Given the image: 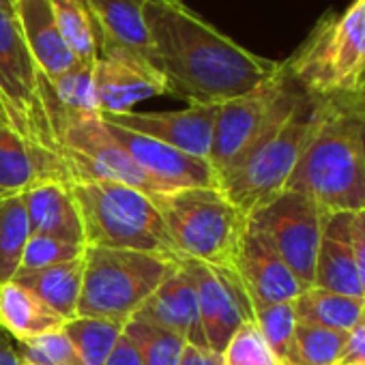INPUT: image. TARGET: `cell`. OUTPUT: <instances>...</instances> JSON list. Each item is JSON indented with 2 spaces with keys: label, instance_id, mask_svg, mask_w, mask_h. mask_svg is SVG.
Returning a JSON list of instances; mask_svg holds the SVG:
<instances>
[{
  "label": "cell",
  "instance_id": "obj_20",
  "mask_svg": "<svg viewBox=\"0 0 365 365\" xmlns=\"http://www.w3.org/2000/svg\"><path fill=\"white\" fill-rule=\"evenodd\" d=\"M350 213L327 215L316 258L314 286L352 299H365L350 245Z\"/></svg>",
  "mask_w": 365,
  "mask_h": 365
},
{
  "label": "cell",
  "instance_id": "obj_12",
  "mask_svg": "<svg viewBox=\"0 0 365 365\" xmlns=\"http://www.w3.org/2000/svg\"><path fill=\"white\" fill-rule=\"evenodd\" d=\"M178 264L196 286L205 341L213 352L222 354L232 335L245 322H254V303L245 284L237 269L211 267L192 258H178Z\"/></svg>",
  "mask_w": 365,
  "mask_h": 365
},
{
  "label": "cell",
  "instance_id": "obj_3",
  "mask_svg": "<svg viewBox=\"0 0 365 365\" xmlns=\"http://www.w3.org/2000/svg\"><path fill=\"white\" fill-rule=\"evenodd\" d=\"M282 67L309 99L365 93V0H354L341 14H324Z\"/></svg>",
  "mask_w": 365,
  "mask_h": 365
},
{
  "label": "cell",
  "instance_id": "obj_30",
  "mask_svg": "<svg viewBox=\"0 0 365 365\" xmlns=\"http://www.w3.org/2000/svg\"><path fill=\"white\" fill-rule=\"evenodd\" d=\"M63 333L69 337L84 365H103L123 335V327L91 316H76L65 322Z\"/></svg>",
  "mask_w": 365,
  "mask_h": 365
},
{
  "label": "cell",
  "instance_id": "obj_42",
  "mask_svg": "<svg viewBox=\"0 0 365 365\" xmlns=\"http://www.w3.org/2000/svg\"><path fill=\"white\" fill-rule=\"evenodd\" d=\"M14 5H16V0H0V11L14 16Z\"/></svg>",
  "mask_w": 365,
  "mask_h": 365
},
{
  "label": "cell",
  "instance_id": "obj_8",
  "mask_svg": "<svg viewBox=\"0 0 365 365\" xmlns=\"http://www.w3.org/2000/svg\"><path fill=\"white\" fill-rule=\"evenodd\" d=\"M303 101L305 95L286 78L282 67L258 88L222 103L209 153V163L220 182Z\"/></svg>",
  "mask_w": 365,
  "mask_h": 365
},
{
  "label": "cell",
  "instance_id": "obj_6",
  "mask_svg": "<svg viewBox=\"0 0 365 365\" xmlns=\"http://www.w3.org/2000/svg\"><path fill=\"white\" fill-rule=\"evenodd\" d=\"M176 267L178 258L86 245L78 316L125 327Z\"/></svg>",
  "mask_w": 365,
  "mask_h": 365
},
{
  "label": "cell",
  "instance_id": "obj_28",
  "mask_svg": "<svg viewBox=\"0 0 365 365\" xmlns=\"http://www.w3.org/2000/svg\"><path fill=\"white\" fill-rule=\"evenodd\" d=\"M31 237L24 196H0V286L14 282Z\"/></svg>",
  "mask_w": 365,
  "mask_h": 365
},
{
  "label": "cell",
  "instance_id": "obj_17",
  "mask_svg": "<svg viewBox=\"0 0 365 365\" xmlns=\"http://www.w3.org/2000/svg\"><path fill=\"white\" fill-rule=\"evenodd\" d=\"M235 269L243 279L254 307L269 303H288L303 292V286L282 260V256L250 224Z\"/></svg>",
  "mask_w": 365,
  "mask_h": 365
},
{
  "label": "cell",
  "instance_id": "obj_13",
  "mask_svg": "<svg viewBox=\"0 0 365 365\" xmlns=\"http://www.w3.org/2000/svg\"><path fill=\"white\" fill-rule=\"evenodd\" d=\"M93 80L101 116L133 112V106L144 99L170 95L157 65L127 50L101 48L93 67Z\"/></svg>",
  "mask_w": 365,
  "mask_h": 365
},
{
  "label": "cell",
  "instance_id": "obj_36",
  "mask_svg": "<svg viewBox=\"0 0 365 365\" xmlns=\"http://www.w3.org/2000/svg\"><path fill=\"white\" fill-rule=\"evenodd\" d=\"M350 245H352L354 267L365 294V209L354 213L350 220Z\"/></svg>",
  "mask_w": 365,
  "mask_h": 365
},
{
  "label": "cell",
  "instance_id": "obj_1",
  "mask_svg": "<svg viewBox=\"0 0 365 365\" xmlns=\"http://www.w3.org/2000/svg\"><path fill=\"white\" fill-rule=\"evenodd\" d=\"M142 16L170 95L190 106H222L282 69L279 61L243 48L180 0H142Z\"/></svg>",
  "mask_w": 365,
  "mask_h": 365
},
{
  "label": "cell",
  "instance_id": "obj_16",
  "mask_svg": "<svg viewBox=\"0 0 365 365\" xmlns=\"http://www.w3.org/2000/svg\"><path fill=\"white\" fill-rule=\"evenodd\" d=\"M76 178L63 153L37 146L0 120V196H18L43 182H65Z\"/></svg>",
  "mask_w": 365,
  "mask_h": 365
},
{
  "label": "cell",
  "instance_id": "obj_26",
  "mask_svg": "<svg viewBox=\"0 0 365 365\" xmlns=\"http://www.w3.org/2000/svg\"><path fill=\"white\" fill-rule=\"evenodd\" d=\"M365 312V299H352L318 286L305 288L294 299V314L299 324H312L348 333Z\"/></svg>",
  "mask_w": 365,
  "mask_h": 365
},
{
  "label": "cell",
  "instance_id": "obj_2",
  "mask_svg": "<svg viewBox=\"0 0 365 365\" xmlns=\"http://www.w3.org/2000/svg\"><path fill=\"white\" fill-rule=\"evenodd\" d=\"M320 120L297 161L286 192L309 196L324 213L365 209V148L361 129L341 99H316Z\"/></svg>",
  "mask_w": 365,
  "mask_h": 365
},
{
  "label": "cell",
  "instance_id": "obj_33",
  "mask_svg": "<svg viewBox=\"0 0 365 365\" xmlns=\"http://www.w3.org/2000/svg\"><path fill=\"white\" fill-rule=\"evenodd\" d=\"M222 365H284L269 348L256 322H245L222 352Z\"/></svg>",
  "mask_w": 365,
  "mask_h": 365
},
{
  "label": "cell",
  "instance_id": "obj_44",
  "mask_svg": "<svg viewBox=\"0 0 365 365\" xmlns=\"http://www.w3.org/2000/svg\"><path fill=\"white\" fill-rule=\"evenodd\" d=\"M335 365H346V363H335Z\"/></svg>",
  "mask_w": 365,
  "mask_h": 365
},
{
  "label": "cell",
  "instance_id": "obj_25",
  "mask_svg": "<svg viewBox=\"0 0 365 365\" xmlns=\"http://www.w3.org/2000/svg\"><path fill=\"white\" fill-rule=\"evenodd\" d=\"M82 279H84V254L69 262H61L41 271L22 273L14 277V282L33 290L52 309H56L65 320H71L78 316Z\"/></svg>",
  "mask_w": 365,
  "mask_h": 365
},
{
  "label": "cell",
  "instance_id": "obj_40",
  "mask_svg": "<svg viewBox=\"0 0 365 365\" xmlns=\"http://www.w3.org/2000/svg\"><path fill=\"white\" fill-rule=\"evenodd\" d=\"M341 101L354 116V120L361 129V140H363V148H365V93L354 95V97H341Z\"/></svg>",
  "mask_w": 365,
  "mask_h": 365
},
{
  "label": "cell",
  "instance_id": "obj_41",
  "mask_svg": "<svg viewBox=\"0 0 365 365\" xmlns=\"http://www.w3.org/2000/svg\"><path fill=\"white\" fill-rule=\"evenodd\" d=\"M0 365H22L18 348L11 341V335L0 327Z\"/></svg>",
  "mask_w": 365,
  "mask_h": 365
},
{
  "label": "cell",
  "instance_id": "obj_21",
  "mask_svg": "<svg viewBox=\"0 0 365 365\" xmlns=\"http://www.w3.org/2000/svg\"><path fill=\"white\" fill-rule=\"evenodd\" d=\"M31 235H46L67 243L86 245L78 202L65 182H43L22 194Z\"/></svg>",
  "mask_w": 365,
  "mask_h": 365
},
{
  "label": "cell",
  "instance_id": "obj_35",
  "mask_svg": "<svg viewBox=\"0 0 365 365\" xmlns=\"http://www.w3.org/2000/svg\"><path fill=\"white\" fill-rule=\"evenodd\" d=\"M18 354L24 363L35 365H84L82 356L63 331L20 341Z\"/></svg>",
  "mask_w": 365,
  "mask_h": 365
},
{
  "label": "cell",
  "instance_id": "obj_38",
  "mask_svg": "<svg viewBox=\"0 0 365 365\" xmlns=\"http://www.w3.org/2000/svg\"><path fill=\"white\" fill-rule=\"evenodd\" d=\"M103 365H144V363H142V356H140L135 344L123 333Z\"/></svg>",
  "mask_w": 365,
  "mask_h": 365
},
{
  "label": "cell",
  "instance_id": "obj_29",
  "mask_svg": "<svg viewBox=\"0 0 365 365\" xmlns=\"http://www.w3.org/2000/svg\"><path fill=\"white\" fill-rule=\"evenodd\" d=\"M348 333L297 324L290 350L284 359V365H335L341 363L346 350Z\"/></svg>",
  "mask_w": 365,
  "mask_h": 365
},
{
  "label": "cell",
  "instance_id": "obj_43",
  "mask_svg": "<svg viewBox=\"0 0 365 365\" xmlns=\"http://www.w3.org/2000/svg\"><path fill=\"white\" fill-rule=\"evenodd\" d=\"M22 365H35V363H24V361H22Z\"/></svg>",
  "mask_w": 365,
  "mask_h": 365
},
{
  "label": "cell",
  "instance_id": "obj_27",
  "mask_svg": "<svg viewBox=\"0 0 365 365\" xmlns=\"http://www.w3.org/2000/svg\"><path fill=\"white\" fill-rule=\"evenodd\" d=\"M56 26L84 67H95L99 58V33L86 0H50Z\"/></svg>",
  "mask_w": 365,
  "mask_h": 365
},
{
  "label": "cell",
  "instance_id": "obj_5",
  "mask_svg": "<svg viewBox=\"0 0 365 365\" xmlns=\"http://www.w3.org/2000/svg\"><path fill=\"white\" fill-rule=\"evenodd\" d=\"M69 190L82 215L86 245L178 258L148 194L112 180H76Z\"/></svg>",
  "mask_w": 365,
  "mask_h": 365
},
{
  "label": "cell",
  "instance_id": "obj_23",
  "mask_svg": "<svg viewBox=\"0 0 365 365\" xmlns=\"http://www.w3.org/2000/svg\"><path fill=\"white\" fill-rule=\"evenodd\" d=\"M86 5L99 33V50H127L153 61L142 0H86Z\"/></svg>",
  "mask_w": 365,
  "mask_h": 365
},
{
  "label": "cell",
  "instance_id": "obj_32",
  "mask_svg": "<svg viewBox=\"0 0 365 365\" xmlns=\"http://www.w3.org/2000/svg\"><path fill=\"white\" fill-rule=\"evenodd\" d=\"M254 322L258 331L262 333L269 348L277 354V359L284 363L294 331H297V314H294V301L288 303H269V305H256L254 307Z\"/></svg>",
  "mask_w": 365,
  "mask_h": 365
},
{
  "label": "cell",
  "instance_id": "obj_9",
  "mask_svg": "<svg viewBox=\"0 0 365 365\" xmlns=\"http://www.w3.org/2000/svg\"><path fill=\"white\" fill-rule=\"evenodd\" d=\"M0 120L24 140L63 153L43 101V73L14 16L0 11Z\"/></svg>",
  "mask_w": 365,
  "mask_h": 365
},
{
  "label": "cell",
  "instance_id": "obj_22",
  "mask_svg": "<svg viewBox=\"0 0 365 365\" xmlns=\"http://www.w3.org/2000/svg\"><path fill=\"white\" fill-rule=\"evenodd\" d=\"M43 101L58 142L71 125L84 118L101 116L93 80V67L78 65L76 69L67 71L56 80H48L43 76Z\"/></svg>",
  "mask_w": 365,
  "mask_h": 365
},
{
  "label": "cell",
  "instance_id": "obj_15",
  "mask_svg": "<svg viewBox=\"0 0 365 365\" xmlns=\"http://www.w3.org/2000/svg\"><path fill=\"white\" fill-rule=\"evenodd\" d=\"M217 110L220 106H187L174 112H125L103 114L101 118L209 161Z\"/></svg>",
  "mask_w": 365,
  "mask_h": 365
},
{
  "label": "cell",
  "instance_id": "obj_4",
  "mask_svg": "<svg viewBox=\"0 0 365 365\" xmlns=\"http://www.w3.org/2000/svg\"><path fill=\"white\" fill-rule=\"evenodd\" d=\"M150 198L178 258L235 269L250 217L220 187H187Z\"/></svg>",
  "mask_w": 365,
  "mask_h": 365
},
{
  "label": "cell",
  "instance_id": "obj_34",
  "mask_svg": "<svg viewBox=\"0 0 365 365\" xmlns=\"http://www.w3.org/2000/svg\"><path fill=\"white\" fill-rule=\"evenodd\" d=\"M84 250H86V245L67 243V241L46 237V235H31L24 256H22V264L16 275L41 271V269H48V267H54L61 262H69L73 258H80L84 254Z\"/></svg>",
  "mask_w": 365,
  "mask_h": 365
},
{
  "label": "cell",
  "instance_id": "obj_45",
  "mask_svg": "<svg viewBox=\"0 0 365 365\" xmlns=\"http://www.w3.org/2000/svg\"><path fill=\"white\" fill-rule=\"evenodd\" d=\"M359 365H365V363H359Z\"/></svg>",
  "mask_w": 365,
  "mask_h": 365
},
{
  "label": "cell",
  "instance_id": "obj_39",
  "mask_svg": "<svg viewBox=\"0 0 365 365\" xmlns=\"http://www.w3.org/2000/svg\"><path fill=\"white\" fill-rule=\"evenodd\" d=\"M178 365H222V354L220 352H213L207 346L185 344Z\"/></svg>",
  "mask_w": 365,
  "mask_h": 365
},
{
  "label": "cell",
  "instance_id": "obj_14",
  "mask_svg": "<svg viewBox=\"0 0 365 365\" xmlns=\"http://www.w3.org/2000/svg\"><path fill=\"white\" fill-rule=\"evenodd\" d=\"M106 125L114 140L129 153V157L155 182L161 194L187 187H220V178L207 159L187 155L148 135L110 123Z\"/></svg>",
  "mask_w": 365,
  "mask_h": 365
},
{
  "label": "cell",
  "instance_id": "obj_19",
  "mask_svg": "<svg viewBox=\"0 0 365 365\" xmlns=\"http://www.w3.org/2000/svg\"><path fill=\"white\" fill-rule=\"evenodd\" d=\"M14 18L31 56L48 80H56L80 65L56 26L50 0H16Z\"/></svg>",
  "mask_w": 365,
  "mask_h": 365
},
{
  "label": "cell",
  "instance_id": "obj_24",
  "mask_svg": "<svg viewBox=\"0 0 365 365\" xmlns=\"http://www.w3.org/2000/svg\"><path fill=\"white\" fill-rule=\"evenodd\" d=\"M65 318L18 282L0 286V327L18 341L63 331Z\"/></svg>",
  "mask_w": 365,
  "mask_h": 365
},
{
  "label": "cell",
  "instance_id": "obj_31",
  "mask_svg": "<svg viewBox=\"0 0 365 365\" xmlns=\"http://www.w3.org/2000/svg\"><path fill=\"white\" fill-rule=\"evenodd\" d=\"M123 333L135 344L144 365H178L182 348L187 344L172 331L146 324L135 318L123 327Z\"/></svg>",
  "mask_w": 365,
  "mask_h": 365
},
{
  "label": "cell",
  "instance_id": "obj_10",
  "mask_svg": "<svg viewBox=\"0 0 365 365\" xmlns=\"http://www.w3.org/2000/svg\"><path fill=\"white\" fill-rule=\"evenodd\" d=\"M327 215L329 213L309 196L286 190L250 213V226L273 245L303 290L314 286L316 258Z\"/></svg>",
  "mask_w": 365,
  "mask_h": 365
},
{
  "label": "cell",
  "instance_id": "obj_11",
  "mask_svg": "<svg viewBox=\"0 0 365 365\" xmlns=\"http://www.w3.org/2000/svg\"><path fill=\"white\" fill-rule=\"evenodd\" d=\"M61 146L76 180H112L148 196L161 194L129 153L114 140L101 116L71 125L63 133Z\"/></svg>",
  "mask_w": 365,
  "mask_h": 365
},
{
  "label": "cell",
  "instance_id": "obj_7",
  "mask_svg": "<svg viewBox=\"0 0 365 365\" xmlns=\"http://www.w3.org/2000/svg\"><path fill=\"white\" fill-rule=\"evenodd\" d=\"M318 120L320 103L305 97V101L279 127H275L228 176L222 178L220 190L226 198L250 217L252 211L282 194Z\"/></svg>",
  "mask_w": 365,
  "mask_h": 365
},
{
  "label": "cell",
  "instance_id": "obj_37",
  "mask_svg": "<svg viewBox=\"0 0 365 365\" xmlns=\"http://www.w3.org/2000/svg\"><path fill=\"white\" fill-rule=\"evenodd\" d=\"M341 363H346V365L365 363V312L359 318V322L348 331V339H346V350H344Z\"/></svg>",
  "mask_w": 365,
  "mask_h": 365
},
{
  "label": "cell",
  "instance_id": "obj_18",
  "mask_svg": "<svg viewBox=\"0 0 365 365\" xmlns=\"http://www.w3.org/2000/svg\"><path fill=\"white\" fill-rule=\"evenodd\" d=\"M133 318L142 320L146 324L172 331V333L180 335L187 344L207 346L202 327H200L196 286H194L192 277L187 275V271L180 264L142 303V307L135 312Z\"/></svg>",
  "mask_w": 365,
  "mask_h": 365
}]
</instances>
